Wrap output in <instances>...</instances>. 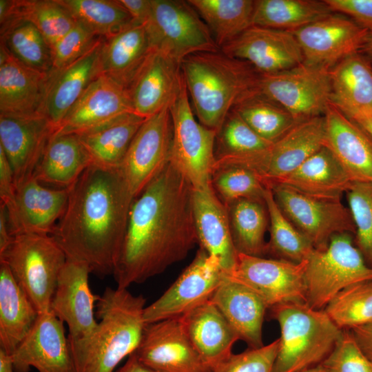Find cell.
Listing matches in <instances>:
<instances>
[{"instance_id": "obj_1", "label": "cell", "mask_w": 372, "mask_h": 372, "mask_svg": "<svg viewBox=\"0 0 372 372\" xmlns=\"http://www.w3.org/2000/svg\"><path fill=\"white\" fill-rule=\"evenodd\" d=\"M194 187L170 161L131 205L113 276L127 289L184 260L198 244Z\"/></svg>"}, {"instance_id": "obj_2", "label": "cell", "mask_w": 372, "mask_h": 372, "mask_svg": "<svg viewBox=\"0 0 372 372\" xmlns=\"http://www.w3.org/2000/svg\"><path fill=\"white\" fill-rule=\"evenodd\" d=\"M133 200L118 168L91 165L70 188L52 236L67 258L101 278L113 275Z\"/></svg>"}, {"instance_id": "obj_3", "label": "cell", "mask_w": 372, "mask_h": 372, "mask_svg": "<svg viewBox=\"0 0 372 372\" xmlns=\"http://www.w3.org/2000/svg\"><path fill=\"white\" fill-rule=\"evenodd\" d=\"M145 302L127 289L107 287L96 302L95 329L85 338L68 339L75 372H114L133 353L146 324Z\"/></svg>"}, {"instance_id": "obj_4", "label": "cell", "mask_w": 372, "mask_h": 372, "mask_svg": "<svg viewBox=\"0 0 372 372\" xmlns=\"http://www.w3.org/2000/svg\"><path fill=\"white\" fill-rule=\"evenodd\" d=\"M180 65L193 111L203 125L216 132L238 101L256 90L260 74L220 50L192 54Z\"/></svg>"}, {"instance_id": "obj_5", "label": "cell", "mask_w": 372, "mask_h": 372, "mask_svg": "<svg viewBox=\"0 0 372 372\" xmlns=\"http://www.w3.org/2000/svg\"><path fill=\"white\" fill-rule=\"evenodd\" d=\"M270 309L280 330L272 372H300L320 364L343 332L324 310L305 302H287Z\"/></svg>"}, {"instance_id": "obj_6", "label": "cell", "mask_w": 372, "mask_h": 372, "mask_svg": "<svg viewBox=\"0 0 372 372\" xmlns=\"http://www.w3.org/2000/svg\"><path fill=\"white\" fill-rule=\"evenodd\" d=\"M67 256L52 235L23 234L13 236L0 254L15 280L39 313L50 311L58 278Z\"/></svg>"}, {"instance_id": "obj_7", "label": "cell", "mask_w": 372, "mask_h": 372, "mask_svg": "<svg viewBox=\"0 0 372 372\" xmlns=\"http://www.w3.org/2000/svg\"><path fill=\"white\" fill-rule=\"evenodd\" d=\"M306 260L307 304L316 309L325 307L345 288L372 281V267L349 233L334 235L325 247L314 249Z\"/></svg>"}, {"instance_id": "obj_8", "label": "cell", "mask_w": 372, "mask_h": 372, "mask_svg": "<svg viewBox=\"0 0 372 372\" xmlns=\"http://www.w3.org/2000/svg\"><path fill=\"white\" fill-rule=\"evenodd\" d=\"M169 108L172 122L169 161L195 190L209 189L216 163L217 132L195 118L185 81Z\"/></svg>"}, {"instance_id": "obj_9", "label": "cell", "mask_w": 372, "mask_h": 372, "mask_svg": "<svg viewBox=\"0 0 372 372\" xmlns=\"http://www.w3.org/2000/svg\"><path fill=\"white\" fill-rule=\"evenodd\" d=\"M324 116L295 125L268 149L253 154L227 156L216 159L219 165L242 167L257 174L266 187L286 176L323 146Z\"/></svg>"}, {"instance_id": "obj_10", "label": "cell", "mask_w": 372, "mask_h": 372, "mask_svg": "<svg viewBox=\"0 0 372 372\" xmlns=\"http://www.w3.org/2000/svg\"><path fill=\"white\" fill-rule=\"evenodd\" d=\"M144 25L152 48L180 64L192 54L220 50L208 27L188 1L152 0V12Z\"/></svg>"}, {"instance_id": "obj_11", "label": "cell", "mask_w": 372, "mask_h": 372, "mask_svg": "<svg viewBox=\"0 0 372 372\" xmlns=\"http://www.w3.org/2000/svg\"><path fill=\"white\" fill-rule=\"evenodd\" d=\"M256 90L298 122L324 116L331 95L329 70L302 63L275 74H260Z\"/></svg>"}, {"instance_id": "obj_12", "label": "cell", "mask_w": 372, "mask_h": 372, "mask_svg": "<svg viewBox=\"0 0 372 372\" xmlns=\"http://www.w3.org/2000/svg\"><path fill=\"white\" fill-rule=\"evenodd\" d=\"M307 260L293 262L238 253L233 270L225 276L258 295L268 309L287 302L307 303Z\"/></svg>"}, {"instance_id": "obj_13", "label": "cell", "mask_w": 372, "mask_h": 372, "mask_svg": "<svg viewBox=\"0 0 372 372\" xmlns=\"http://www.w3.org/2000/svg\"><path fill=\"white\" fill-rule=\"evenodd\" d=\"M225 277L218 261L200 247L170 287L145 307V324L181 316L209 301Z\"/></svg>"}, {"instance_id": "obj_14", "label": "cell", "mask_w": 372, "mask_h": 372, "mask_svg": "<svg viewBox=\"0 0 372 372\" xmlns=\"http://www.w3.org/2000/svg\"><path fill=\"white\" fill-rule=\"evenodd\" d=\"M269 188L284 214L315 249L325 247L335 234H355L350 211L341 200L311 197L282 185Z\"/></svg>"}, {"instance_id": "obj_15", "label": "cell", "mask_w": 372, "mask_h": 372, "mask_svg": "<svg viewBox=\"0 0 372 372\" xmlns=\"http://www.w3.org/2000/svg\"><path fill=\"white\" fill-rule=\"evenodd\" d=\"M169 107L143 122L118 167L134 200L169 161L172 122Z\"/></svg>"}, {"instance_id": "obj_16", "label": "cell", "mask_w": 372, "mask_h": 372, "mask_svg": "<svg viewBox=\"0 0 372 372\" xmlns=\"http://www.w3.org/2000/svg\"><path fill=\"white\" fill-rule=\"evenodd\" d=\"M134 353L154 372H212L190 340L181 316L146 324Z\"/></svg>"}, {"instance_id": "obj_17", "label": "cell", "mask_w": 372, "mask_h": 372, "mask_svg": "<svg viewBox=\"0 0 372 372\" xmlns=\"http://www.w3.org/2000/svg\"><path fill=\"white\" fill-rule=\"evenodd\" d=\"M369 32L344 16L331 14L292 32L303 63L330 70L344 58L360 52Z\"/></svg>"}, {"instance_id": "obj_18", "label": "cell", "mask_w": 372, "mask_h": 372, "mask_svg": "<svg viewBox=\"0 0 372 372\" xmlns=\"http://www.w3.org/2000/svg\"><path fill=\"white\" fill-rule=\"evenodd\" d=\"M249 63L260 74H275L303 63L300 45L292 32L251 25L220 49Z\"/></svg>"}, {"instance_id": "obj_19", "label": "cell", "mask_w": 372, "mask_h": 372, "mask_svg": "<svg viewBox=\"0 0 372 372\" xmlns=\"http://www.w3.org/2000/svg\"><path fill=\"white\" fill-rule=\"evenodd\" d=\"M69 190L47 187L33 176L23 182L4 205L11 235H52L65 210Z\"/></svg>"}, {"instance_id": "obj_20", "label": "cell", "mask_w": 372, "mask_h": 372, "mask_svg": "<svg viewBox=\"0 0 372 372\" xmlns=\"http://www.w3.org/2000/svg\"><path fill=\"white\" fill-rule=\"evenodd\" d=\"M11 357L15 372H75L64 323L50 311L39 315Z\"/></svg>"}, {"instance_id": "obj_21", "label": "cell", "mask_w": 372, "mask_h": 372, "mask_svg": "<svg viewBox=\"0 0 372 372\" xmlns=\"http://www.w3.org/2000/svg\"><path fill=\"white\" fill-rule=\"evenodd\" d=\"M90 269L82 261L67 258L50 304V311L66 324L69 340L88 335L96 327L94 309L99 296L89 285Z\"/></svg>"}, {"instance_id": "obj_22", "label": "cell", "mask_w": 372, "mask_h": 372, "mask_svg": "<svg viewBox=\"0 0 372 372\" xmlns=\"http://www.w3.org/2000/svg\"><path fill=\"white\" fill-rule=\"evenodd\" d=\"M180 65L152 48L127 87L134 114L148 118L170 106L184 82Z\"/></svg>"}, {"instance_id": "obj_23", "label": "cell", "mask_w": 372, "mask_h": 372, "mask_svg": "<svg viewBox=\"0 0 372 372\" xmlns=\"http://www.w3.org/2000/svg\"><path fill=\"white\" fill-rule=\"evenodd\" d=\"M51 72H41L25 65L0 43V116H45Z\"/></svg>"}, {"instance_id": "obj_24", "label": "cell", "mask_w": 372, "mask_h": 372, "mask_svg": "<svg viewBox=\"0 0 372 372\" xmlns=\"http://www.w3.org/2000/svg\"><path fill=\"white\" fill-rule=\"evenodd\" d=\"M55 131L45 116H0V148L11 166L16 189L33 176Z\"/></svg>"}, {"instance_id": "obj_25", "label": "cell", "mask_w": 372, "mask_h": 372, "mask_svg": "<svg viewBox=\"0 0 372 372\" xmlns=\"http://www.w3.org/2000/svg\"><path fill=\"white\" fill-rule=\"evenodd\" d=\"M324 118L323 146L333 154L352 182L372 183V136L331 101Z\"/></svg>"}, {"instance_id": "obj_26", "label": "cell", "mask_w": 372, "mask_h": 372, "mask_svg": "<svg viewBox=\"0 0 372 372\" xmlns=\"http://www.w3.org/2000/svg\"><path fill=\"white\" fill-rule=\"evenodd\" d=\"M133 112L127 89L101 74L89 85L54 134H79Z\"/></svg>"}, {"instance_id": "obj_27", "label": "cell", "mask_w": 372, "mask_h": 372, "mask_svg": "<svg viewBox=\"0 0 372 372\" xmlns=\"http://www.w3.org/2000/svg\"><path fill=\"white\" fill-rule=\"evenodd\" d=\"M193 212L200 247L218 261L226 276L234 268L238 253L231 238L225 205L212 187L194 189Z\"/></svg>"}, {"instance_id": "obj_28", "label": "cell", "mask_w": 372, "mask_h": 372, "mask_svg": "<svg viewBox=\"0 0 372 372\" xmlns=\"http://www.w3.org/2000/svg\"><path fill=\"white\" fill-rule=\"evenodd\" d=\"M103 38L69 65L51 72L44 116L56 129L92 81L100 75V52Z\"/></svg>"}, {"instance_id": "obj_29", "label": "cell", "mask_w": 372, "mask_h": 372, "mask_svg": "<svg viewBox=\"0 0 372 372\" xmlns=\"http://www.w3.org/2000/svg\"><path fill=\"white\" fill-rule=\"evenodd\" d=\"M352 183L333 154L322 146L293 172L268 187L282 185L311 197L341 200Z\"/></svg>"}, {"instance_id": "obj_30", "label": "cell", "mask_w": 372, "mask_h": 372, "mask_svg": "<svg viewBox=\"0 0 372 372\" xmlns=\"http://www.w3.org/2000/svg\"><path fill=\"white\" fill-rule=\"evenodd\" d=\"M210 300L249 348L264 345L262 327L268 308L258 295L225 277Z\"/></svg>"}, {"instance_id": "obj_31", "label": "cell", "mask_w": 372, "mask_h": 372, "mask_svg": "<svg viewBox=\"0 0 372 372\" xmlns=\"http://www.w3.org/2000/svg\"><path fill=\"white\" fill-rule=\"evenodd\" d=\"M181 318L190 340L211 369L233 353L239 337L211 300Z\"/></svg>"}, {"instance_id": "obj_32", "label": "cell", "mask_w": 372, "mask_h": 372, "mask_svg": "<svg viewBox=\"0 0 372 372\" xmlns=\"http://www.w3.org/2000/svg\"><path fill=\"white\" fill-rule=\"evenodd\" d=\"M152 48L144 24L133 23L109 38H103L100 52V75L126 89Z\"/></svg>"}, {"instance_id": "obj_33", "label": "cell", "mask_w": 372, "mask_h": 372, "mask_svg": "<svg viewBox=\"0 0 372 372\" xmlns=\"http://www.w3.org/2000/svg\"><path fill=\"white\" fill-rule=\"evenodd\" d=\"M92 165L76 134H54L34 172L43 185L70 189Z\"/></svg>"}, {"instance_id": "obj_34", "label": "cell", "mask_w": 372, "mask_h": 372, "mask_svg": "<svg viewBox=\"0 0 372 372\" xmlns=\"http://www.w3.org/2000/svg\"><path fill=\"white\" fill-rule=\"evenodd\" d=\"M146 119L127 112L76 134L92 165L116 169L120 167L134 137Z\"/></svg>"}, {"instance_id": "obj_35", "label": "cell", "mask_w": 372, "mask_h": 372, "mask_svg": "<svg viewBox=\"0 0 372 372\" xmlns=\"http://www.w3.org/2000/svg\"><path fill=\"white\" fill-rule=\"evenodd\" d=\"M39 315L7 265L0 262V349L11 355Z\"/></svg>"}, {"instance_id": "obj_36", "label": "cell", "mask_w": 372, "mask_h": 372, "mask_svg": "<svg viewBox=\"0 0 372 372\" xmlns=\"http://www.w3.org/2000/svg\"><path fill=\"white\" fill-rule=\"evenodd\" d=\"M22 21L35 26L51 48L76 24L58 0H0V32Z\"/></svg>"}, {"instance_id": "obj_37", "label": "cell", "mask_w": 372, "mask_h": 372, "mask_svg": "<svg viewBox=\"0 0 372 372\" xmlns=\"http://www.w3.org/2000/svg\"><path fill=\"white\" fill-rule=\"evenodd\" d=\"M331 101L342 112L372 108V65L360 52L352 54L329 70Z\"/></svg>"}, {"instance_id": "obj_38", "label": "cell", "mask_w": 372, "mask_h": 372, "mask_svg": "<svg viewBox=\"0 0 372 372\" xmlns=\"http://www.w3.org/2000/svg\"><path fill=\"white\" fill-rule=\"evenodd\" d=\"M234 245L238 253L263 257L269 214L264 199L242 198L225 205Z\"/></svg>"}, {"instance_id": "obj_39", "label": "cell", "mask_w": 372, "mask_h": 372, "mask_svg": "<svg viewBox=\"0 0 372 372\" xmlns=\"http://www.w3.org/2000/svg\"><path fill=\"white\" fill-rule=\"evenodd\" d=\"M333 12L324 1L257 0L253 25L293 32Z\"/></svg>"}, {"instance_id": "obj_40", "label": "cell", "mask_w": 372, "mask_h": 372, "mask_svg": "<svg viewBox=\"0 0 372 372\" xmlns=\"http://www.w3.org/2000/svg\"><path fill=\"white\" fill-rule=\"evenodd\" d=\"M220 49L253 25L255 1L189 0Z\"/></svg>"}, {"instance_id": "obj_41", "label": "cell", "mask_w": 372, "mask_h": 372, "mask_svg": "<svg viewBox=\"0 0 372 372\" xmlns=\"http://www.w3.org/2000/svg\"><path fill=\"white\" fill-rule=\"evenodd\" d=\"M232 110L260 136L271 143L299 123L285 108L257 90L244 96Z\"/></svg>"}, {"instance_id": "obj_42", "label": "cell", "mask_w": 372, "mask_h": 372, "mask_svg": "<svg viewBox=\"0 0 372 372\" xmlns=\"http://www.w3.org/2000/svg\"><path fill=\"white\" fill-rule=\"evenodd\" d=\"M76 22L105 39L135 22L118 0H58Z\"/></svg>"}, {"instance_id": "obj_43", "label": "cell", "mask_w": 372, "mask_h": 372, "mask_svg": "<svg viewBox=\"0 0 372 372\" xmlns=\"http://www.w3.org/2000/svg\"><path fill=\"white\" fill-rule=\"evenodd\" d=\"M264 200L270 233L267 254L297 263L306 260L315 249L312 244L284 214L269 187L265 191Z\"/></svg>"}, {"instance_id": "obj_44", "label": "cell", "mask_w": 372, "mask_h": 372, "mask_svg": "<svg viewBox=\"0 0 372 372\" xmlns=\"http://www.w3.org/2000/svg\"><path fill=\"white\" fill-rule=\"evenodd\" d=\"M0 43L25 65L48 73L52 70V48L32 24L18 22L0 32Z\"/></svg>"}, {"instance_id": "obj_45", "label": "cell", "mask_w": 372, "mask_h": 372, "mask_svg": "<svg viewBox=\"0 0 372 372\" xmlns=\"http://www.w3.org/2000/svg\"><path fill=\"white\" fill-rule=\"evenodd\" d=\"M324 308L331 320L342 330L372 322V281L345 288Z\"/></svg>"}, {"instance_id": "obj_46", "label": "cell", "mask_w": 372, "mask_h": 372, "mask_svg": "<svg viewBox=\"0 0 372 372\" xmlns=\"http://www.w3.org/2000/svg\"><path fill=\"white\" fill-rule=\"evenodd\" d=\"M273 143L260 136L236 112L231 110L216 134V159L259 152L268 149Z\"/></svg>"}, {"instance_id": "obj_47", "label": "cell", "mask_w": 372, "mask_h": 372, "mask_svg": "<svg viewBox=\"0 0 372 372\" xmlns=\"http://www.w3.org/2000/svg\"><path fill=\"white\" fill-rule=\"evenodd\" d=\"M211 185L224 205L242 198L264 199L267 188L254 172L234 165L216 166Z\"/></svg>"}, {"instance_id": "obj_48", "label": "cell", "mask_w": 372, "mask_h": 372, "mask_svg": "<svg viewBox=\"0 0 372 372\" xmlns=\"http://www.w3.org/2000/svg\"><path fill=\"white\" fill-rule=\"evenodd\" d=\"M346 194L355 226V245L372 267V183L353 182Z\"/></svg>"}, {"instance_id": "obj_49", "label": "cell", "mask_w": 372, "mask_h": 372, "mask_svg": "<svg viewBox=\"0 0 372 372\" xmlns=\"http://www.w3.org/2000/svg\"><path fill=\"white\" fill-rule=\"evenodd\" d=\"M278 338L258 348L232 353L211 367L212 372H272L278 349Z\"/></svg>"}, {"instance_id": "obj_50", "label": "cell", "mask_w": 372, "mask_h": 372, "mask_svg": "<svg viewBox=\"0 0 372 372\" xmlns=\"http://www.w3.org/2000/svg\"><path fill=\"white\" fill-rule=\"evenodd\" d=\"M320 364L327 372H372V363L351 332L346 330H343L333 350Z\"/></svg>"}, {"instance_id": "obj_51", "label": "cell", "mask_w": 372, "mask_h": 372, "mask_svg": "<svg viewBox=\"0 0 372 372\" xmlns=\"http://www.w3.org/2000/svg\"><path fill=\"white\" fill-rule=\"evenodd\" d=\"M101 38L76 22L74 26L52 47V70H59L72 63Z\"/></svg>"}, {"instance_id": "obj_52", "label": "cell", "mask_w": 372, "mask_h": 372, "mask_svg": "<svg viewBox=\"0 0 372 372\" xmlns=\"http://www.w3.org/2000/svg\"><path fill=\"white\" fill-rule=\"evenodd\" d=\"M333 12L345 14L360 27L372 31V0H324Z\"/></svg>"}, {"instance_id": "obj_53", "label": "cell", "mask_w": 372, "mask_h": 372, "mask_svg": "<svg viewBox=\"0 0 372 372\" xmlns=\"http://www.w3.org/2000/svg\"><path fill=\"white\" fill-rule=\"evenodd\" d=\"M16 191L13 172L6 154L0 148V198L3 205L13 199Z\"/></svg>"}, {"instance_id": "obj_54", "label": "cell", "mask_w": 372, "mask_h": 372, "mask_svg": "<svg viewBox=\"0 0 372 372\" xmlns=\"http://www.w3.org/2000/svg\"><path fill=\"white\" fill-rule=\"evenodd\" d=\"M118 1L136 23L145 24L147 22L152 12V0H118Z\"/></svg>"}, {"instance_id": "obj_55", "label": "cell", "mask_w": 372, "mask_h": 372, "mask_svg": "<svg viewBox=\"0 0 372 372\" xmlns=\"http://www.w3.org/2000/svg\"><path fill=\"white\" fill-rule=\"evenodd\" d=\"M359 347L372 363V322L350 329Z\"/></svg>"}, {"instance_id": "obj_56", "label": "cell", "mask_w": 372, "mask_h": 372, "mask_svg": "<svg viewBox=\"0 0 372 372\" xmlns=\"http://www.w3.org/2000/svg\"><path fill=\"white\" fill-rule=\"evenodd\" d=\"M372 136V108H362L342 112Z\"/></svg>"}, {"instance_id": "obj_57", "label": "cell", "mask_w": 372, "mask_h": 372, "mask_svg": "<svg viewBox=\"0 0 372 372\" xmlns=\"http://www.w3.org/2000/svg\"><path fill=\"white\" fill-rule=\"evenodd\" d=\"M12 238L13 236L9 229L6 207L0 204V254L7 249Z\"/></svg>"}, {"instance_id": "obj_58", "label": "cell", "mask_w": 372, "mask_h": 372, "mask_svg": "<svg viewBox=\"0 0 372 372\" xmlns=\"http://www.w3.org/2000/svg\"><path fill=\"white\" fill-rule=\"evenodd\" d=\"M114 372H154L144 365L137 358L134 352L130 356L125 364Z\"/></svg>"}, {"instance_id": "obj_59", "label": "cell", "mask_w": 372, "mask_h": 372, "mask_svg": "<svg viewBox=\"0 0 372 372\" xmlns=\"http://www.w3.org/2000/svg\"><path fill=\"white\" fill-rule=\"evenodd\" d=\"M0 372H15L11 355L1 349Z\"/></svg>"}, {"instance_id": "obj_60", "label": "cell", "mask_w": 372, "mask_h": 372, "mask_svg": "<svg viewBox=\"0 0 372 372\" xmlns=\"http://www.w3.org/2000/svg\"><path fill=\"white\" fill-rule=\"evenodd\" d=\"M360 53L370 61H372V31L369 32L367 39L360 50Z\"/></svg>"}, {"instance_id": "obj_61", "label": "cell", "mask_w": 372, "mask_h": 372, "mask_svg": "<svg viewBox=\"0 0 372 372\" xmlns=\"http://www.w3.org/2000/svg\"><path fill=\"white\" fill-rule=\"evenodd\" d=\"M300 372H327L320 364L312 366Z\"/></svg>"}]
</instances>
